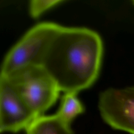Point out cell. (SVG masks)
<instances>
[{"mask_svg": "<svg viewBox=\"0 0 134 134\" xmlns=\"http://www.w3.org/2000/svg\"><path fill=\"white\" fill-rule=\"evenodd\" d=\"M103 54V41L96 31L85 27L62 26L42 66L61 91L77 93L91 87L97 79Z\"/></svg>", "mask_w": 134, "mask_h": 134, "instance_id": "1", "label": "cell"}, {"mask_svg": "<svg viewBox=\"0 0 134 134\" xmlns=\"http://www.w3.org/2000/svg\"><path fill=\"white\" fill-rule=\"evenodd\" d=\"M4 76L38 116L43 115L55 103L61 91L54 80L42 65L24 67Z\"/></svg>", "mask_w": 134, "mask_h": 134, "instance_id": "2", "label": "cell"}, {"mask_svg": "<svg viewBox=\"0 0 134 134\" xmlns=\"http://www.w3.org/2000/svg\"><path fill=\"white\" fill-rule=\"evenodd\" d=\"M62 26L42 22L29 29L4 57L1 75L6 76L19 69L42 65L45 55Z\"/></svg>", "mask_w": 134, "mask_h": 134, "instance_id": "3", "label": "cell"}, {"mask_svg": "<svg viewBox=\"0 0 134 134\" xmlns=\"http://www.w3.org/2000/svg\"><path fill=\"white\" fill-rule=\"evenodd\" d=\"M98 109L112 128L134 134V86L104 91L99 97Z\"/></svg>", "mask_w": 134, "mask_h": 134, "instance_id": "4", "label": "cell"}, {"mask_svg": "<svg viewBox=\"0 0 134 134\" xmlns=\"http://www.w3.org/2000/svg\"><path fill=\"white\" fill-rule=\"evenodd\" d=\"M37 116L26 104L4 76H0V131L25 130Z\"/></svg>", "mask_w": 134, "mask_h": 134, "instance_id": "5", "label": "cell"}, {"mask_svg": "<svg viewBox=\"0 0 134 134\" xmlns=\"http://www.w3.org/2000/svg\"><path fill=\"white\" fill-rule=\"evenodd\" d=\"M26 134H74L70 125L56 114L37 117L26 129Z\"/></svg>", "mask_w": 134, "mask_h": 134, "instance_id": "6", "label": "cell"}, {"mask_svg": "<svg viewBox=\"0 0 134 134\" xmlns=\"http://www.w3.org/2000/svg\"><path fill=\"white\" fill-rule=\"evenodd\" d=\"M76 94L74 92L65 93L62 97L60 108L55 114L61 120L69 125L84 110Z\"/></svg>", "mask_w": 134, "mask_h": 134, "instance_id": "7", "label": "cell"}, {"mask_svg": "<svg viewBox=\"0 0 134 134\" xmlns=\"http://www.w3.org/2000/svg\"><path fill=\"white\" fill-rule=\"evenodd\" d=\"M63 2L61 0H32L29 3V12L35 18L50 8Z\"/></svg>", "mask_w": 134, "mask_h": 134, "instance_id": "8", "label": "cell"}, {"mask_svg": "<svg viewBox=\"0 0 134 134\" xmlns=\"http://www.w3.org/2000/svg\"><path fill=\"white\" fill-rule=\"evenodd\" d=\"M132 3H133V4L134 5V1H132Z\"/></svg>", "mask_w": 134, "mask_h": 134, "instance_id": "9", "label": "cell"}]
</instances>
